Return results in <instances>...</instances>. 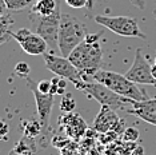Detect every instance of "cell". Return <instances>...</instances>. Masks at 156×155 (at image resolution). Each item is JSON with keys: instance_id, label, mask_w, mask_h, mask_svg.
I'll use <instances>...</instances> for the list:
<instances>
[{"instance_id": "6da1fadb", "label": "cell", "mask_w": 156, "mask_h": 155, "mask_svg": "<svg viewBox=\"0 0 156 155\" xmlns=\"http://www.w3.org/2000/svg\"><path fill=\"white\" fill-rule=\"evenodd\" d=\"M68 59L81 72L83 80L88 82L92 79L95 72L100 70L103 60V50L99 41L94 44H88L83 41L71 52Z\"/></svg>"}, {"instance_id": "7a4b0ae2", "label": "cell", "mask_w": 156, "mask_h": 155, "mask_svg": "<svg viewBox=\"0 0 156 155\" xmlns=\"http://www.w3.org/2000/svg\"><path fill=\"white\" fill-rule=\"evenodd\" d=\"M87 35V27L77 17L69 13H62L58 38V48L62 56L68 58L80 43H83Z\"/></svg>"}, {"instance_id": "3957f363", "label": "cell", "mask_w": 156, "mask_h": 155, "mask_svg": "<svg viewBox=\"0 0 156 155\" xmlns=\"http://www.w3.org/2000/svg\"><path fill=\"white\" fill-rule=\"evenodd\" d=\"M76 88L86 92L88 96L95 99L101 106L111 107L115 111L123 110L127 112L128 106H131V103L133 100V99H128V98H124L122 95L116 94L115 91H112L107 86H104L100 82H96V80H88V82L83 80V82H80L77 84Z\"/></svg>"}, {"instance_id": "277c9868", "label": "cell", "mask_w": 156, "mask_h": 155, "mask_svg": "<svg viewBox=\"0 0 156 155\" xmlns=\"http://www.w3.org/2000/svg\"><path fill=\"white\" fill-rule=\"evenodd\" d=\"M92 79L103 83L108 88H111L112 91H115L116 94L122 95L124 98H128V99H133V100L147 99L145 94L141 91V88H139V86L136 83L131 82L128 78H126V75H122V74L105 71V70L100 68L98 72H95Z\"/></svg>"}, {"instance_id": "5b68a950", "label": "cell", "mask_w": 156, "mask_h": 155, "mask_svg": "<svg viewBox=\"0 0 156 155\" xmlns=\"http://www.w3.org/2000/svg\"><path fill=\"white\" fill-rule=\"evenodd\" d=\"M60 20H62V11L60 7L51 15L41 16L37 13H30V22L32 23L35 32L39 34L47 41L48 47H58V38H59V28Z\"/></svg>"}, {"instance_id": "8992f818", "label": "cell", "mask_w": 156, "mask_h": 155, "mask_svg": "<svg viewBox=\"0 0 156 155\" xmlns=\"http://www.w3.org/2000/svg\"><path fill=\"white\" fill-rule=\"evenodd\" d=\"M94 20L98 24L105 27L112 31L113 34L120 35L124 38H139L147 39L144 32H141L139 23L136 19L129 16H107V15H96Z\"/></svg>"}, {"instance_id": "52a82bcc", "label": "cell", "mask_w": 156, "mask_h": 155, "mask_svg": "<svg viewBox=\"0 0 156 155\" xmlns=\"http://www.w3.org/2000/svg\"><path fill=\"white\" fill-rule=\"evenodd\" d=\"M44 64L48 71L54 72L56 76L64 78V79L72 82L73 86H77L80 82H83V75L75 66L71 63L68 58L64 56H56L54 54H45L43 55Z\"/></svg>"}, {"instance_id": "ba28073f", "label": "cell", "mask_w": 156, "mask_h": 155, "mask_svg": "<svg viewBox=\"0 0 156 155\" xmlns=\"http://www.w3.org/2000/svg\"><path fill=\"white\" fill-rule=\"evenodd\" d=\"M9 35L19 43L22 50L27 52L28 55L39 56V55H44L47 52L48 48L47 41L39 34L30 31L28 28H20L16 32H9Z\"/></svg>"}, {"instance_id": "9c48e42d", "label": "cell", "mask_w": 156, "mask_h": 155, "mask_svg": "<svg viewBox=\"0 0 156 155\" xmlns=\"http://www.w3.org/2000/svg\"><path fill=\"white\" fill-rule=\"evenodd\" d=\"M124 75L136 84H150L156 87V79L152 75V66L144 58L140 48L135 51V60L131 68Z\"/></svg>"}, {"instance_id": "30bf717a", "label": "cell", "mask_w": 156, "mask_h": 155, "mask_svg": "<svg viewBox=\"0 0 156 155\" xmlns=\"http://www.w3.org/2000/svg\"><path fill=\"white\" fill-rule=\"evenodd\" d=\"M26 83L28 86V88L32 91L34 98H35V103H36V110H37V116H39V122L41 123L43 131L48 128V123H49V116H51V111L54 107V95L51 94H43L40 92L37 88V83H35L30 76L26 78Z\"/></svg>"}, {"instance_id": "8fae6325", "label": "cell", "mask_w": 156, "mask_h": 155, "mask_svg": "<svg viewBox=\"0 0 156 155\" xmlns=\"http://www.w3.org/2000/svg\"><path fill=\"white\" fill-rule=\"evenodd\" d=\"M122 124L123 123L119 119L116 111L112 110L111 107H107V106H101V110L99 111L98 116L94 121V128L101 134L119 131V126Z\"/></svg>"}, {"instance_id": "7c38bea8", "label": "cell", "mask_w": 156, "mask_h": 155, "mask_svg": "<svg viewBox=\"0 0 156 155\" xmlns=\"http://www.w3.org/2000/svg\"><path fill=\"white\" fill-rule=\"evenodd\" d=\"M127 114L137 116L141 121L156 126V98L144 100H132L131 108L127 110Z\"/></svg>"}, {"instance_id": "4fadbf2b", "label": "cell", "mask_w": 156, "mask_h": 155, "mask_svg": "<svg viewBox=\"0 0 156 155\" xmlns=\"http://www.w3.org/2000/svg\"><path fill=\"white\" fill-rule=\"evenodd\" d=\"M58 7L59 5L56 3V0H36L32 4L31 12L37 13V15H41V16H47L54 13Z\"/></svg>"}, {"instance_id": "5bb4252c", "label": "cell", "mask_w": 156, "mask_h": 155, "mask_svg": "<svg viewBox=\"0 0 156 155\" xmlns=\"http://www.w3.org/2000/svg\"><path fill=\"white\" fill-rule=\"evenodd\" d=\"M36 151V143H35L34 138L24 135L19 142L16 143V146L13 147L12 153L16 155H31Z\"/></svg>"}, {"instance_id": "9a60e30c", "label": "cell", "mask_w": 156, "mask_h": 155, "mask_svg": "<svg viewBox=\"0 0 156 155\" xmlns=\"http://www.w3.org/2000/svg\"><path fill=\"white\" fill-rule=\"evenodd\" d=\"M23 132L26 136L30 138H36L41 132H43V127H41V123L39 121H26L22 124Z\"/></svg>"}, {"instance_id": "2e32d148", "label": "cell", "mask_w": 156, "mask_h": 155, "mask_svg": "<svg viewBox=\"0 0 156 155\" xmlns=\"http://www.w3.org/2000/svg\"><path fill=\"white\" fill-rule=\"evenodd\" d=\"M4 2L9 11H20V9L32 5L36 0H4Z\"/></svg>"}, {"instance_id": "e0dca14e", "label": "cell", "mask_w": 156, "mask_h": 155, "mask_svg": "<svg viewBox=\"0 0 156 155\" xmlns=\"http://www.w3.org/2000/svg\"><path fill=\"white\" fill-rule=\"evenodd\" d=\"M13 24V19L9 15H0V38H4L9 35V28Z\"/></svg>"}, {"instance_id": "ac0fdd59", "label": "cell", "mask_w": 156, "mask_h": 155, "mask_svg": "<svg viewBox=\"0 0 156 155\" xmlns=\"http://www.w3.org/2000/svg\"><path fill=\"white\" fill-rule=\"evenodd\" d=\"M75 107H76V102L69 94H67L66 96L62 98V100H60V110H62L63 112L71 114V112H73Z\"/></svg>"}, {"instance_id": "d6986e66", "label": "cell", "mask_w": 156, "mask_h": 155, "mask_svg": "<svg viewBox=\"0 0 156 155\" xmlns=\"http://www.w3.org/2000/svg\"><path fill=\"white\" fill-rule=\"evenodd\" d=\"M139 136H140L139 130L135 128V127H127V128H124V131H123V140L124 142L133 143L139 139Z\"/></svg>"}, {"instance_id": "ffe728a7", "label": "cell", "mask_w": 156, "mask_h": 155, "mask_svg": "<svg viewBox=\"0 0 156 155\" xmlns=\"http://www.w3.org/2000/svg\"><path fill=\"white\" fill-rule=\"evenodd\" d=\"M13 72H15L16 76L26 79V78H28L31 74V67L28 66V63H26V62H19L15 66V68H13Z\"/></svg>"}, {"instance_id": "44dd1931", "label": "cell", "mask_w": 156, "mask_h": 155, "mask_svg": "<svg viewBox=\"0 0 156 155\" xmlns=\"http://www.w3.org/2000/svg\"><path fill=\"white\" fill-rule=\"evenodd\" d=\"M64 2L67 3L68 7H71V8H76V9L88 7V0H64Z\"/></svg>"}, {"instance_id": "7402d4cb", "label": "cell", "mask_w": 156, "mask_h": 155, "mask_svg": "<svg viewBox=\"0 0 156 155\" xmlns=\"http://www.w3.org/2000/svg\"><path fill=\"white\" fill-rule=\"evenodd\" d=\"M101 35H103V31H100V32H96V34H87V35H86V39H84V41H86V43H88V44L98 43Z\"/></svg>"}, {"instance_id": "603a6c76", "label": "cell", "mask_w": 156, "mask_h": 155, "mask_svg": "<svg viewBox=\"0 0 156 155\" xmlns=\"http://www.w3.org/2000/svg\"><path fill=\"white\" fill-rule=\"evenodd\" d=\"M9 132V126L4 121H0V140H5L8 138Z\"/></svg>"}, {"instance_id": "cb8c5ba5", "label": "cell", "mask_w": 156, "mask_h": 155, "mask_svg": "<svg viewBox=\"0 0 156 155\" xmlns=\"http://www.w3.org/2000/svg\"><path fill=\"white\" fill-rule=\"evenodd\" d=\"M37 88L43 94H49V90H51V80H41V82H39Z\"/></svg>"}, {"instance_id": "d4e9b609", "label": "cell", "mask_w": 156, "mask_h": 155, "mask_svg": "<svg viewBox=\"0 0 156 155\" xmlns=\"http://www.w3.org/2000/svg\"><path fill=\"white\" fill-rule=\"evenodd\" d=\"M131 155H144V147L137 144V146H133L132 151H131Z\"/></svg>"}, {"instance_id": "484cf974", "label": "cell", "mask_w": 156, "mask_h": 155, "mask_svg": "<svg viewBox=\"0 0 156 155\" xmlns=\"http://www.w3.org/2000/svg\"><path fill=\"white\" fill-rule=\"evenodd\" d=\"M7 11H8V8L5 5V2L4 0H0V15H5Z\"/></svg>"}, {"instance_id": "4316f807", "label": "cell", "mask_w": 156, "mask_h": 155, "mask_svg": "<svg viewBox=\"0 0 156 155\" xmlns=\"http://www.w3.org/2000/svg\"><path fill=\"white\" fill-rule=\"evenodd\" d=\"M133 2V4L136 5V7H139L140 9H143L144 8V3H143V0H132Z\"/></svg>"}, {"instance_id": "83f0119b", "label": "cell", "mask_w": 156, "mask_h": 155, "mask_svg": "<svg viewBox=\"0 0 156 155\" xmlns=\"http://www.w3.org/2000/svg\"><path fill=\"white\" fill-rule=\"evenodd\" d=\"M9 38H12L11 35H7V36H4V38H0V45L4 44L5 41H8V40H9Z\"/></svg>"}, {"instance_id": "f1b7e54d", "label": "cell", "mask_w": 156, "mask_h": 155, "mask_svg": "<svg viewBox=\"0 0 156 155\" xmlns=\"http://www.w3.org/2000/svg\"><path fill=\"white\" fill-rule=\"evenodd\" d=\"M94 5H95V0H88V7H87V8L92 9V8H94Z\"/></svg>"}, {"instance_id": "f546056e", "label": "cell", "mask_w": 156, "mask_h": 155, "mask_svg": "<svg viewBox=\"0 0 156 155\" xmlns=\"http://www.w3.org/2000/svg\"><path fill=\"white\" fill-rule=\"evenodd\" d=\"M152 75H154V78L156 79V64L152 66Z\"/></svg>"}, {"instance_id": "4dcf8cb0", "label": "cell", "mask_w": 156, "mask_h": 155, "mask_svg": "<svg viewBox=\"0 0 156 155\" xmlns=\"http://www.w3.org/2000/svg\"><path fill=\"white\" fill-rule=\"evenodd\" d=\"M11 155H16V154H13V153H11Z\"/></svg>"}, {"instance_id": "1f68e13d", "label": "cell", "mask_w": 156, "mask_h": 155, "mask_svg": "<svg viewBox=\"0 0 156 155\" xmlns=\"http://www.w3.org/2000/svg\"><path fill=\"white\" fill-rule=\"evenodd\" d=\"M155 64H156V58H155Z\"/></svg>"}]
</instances>
